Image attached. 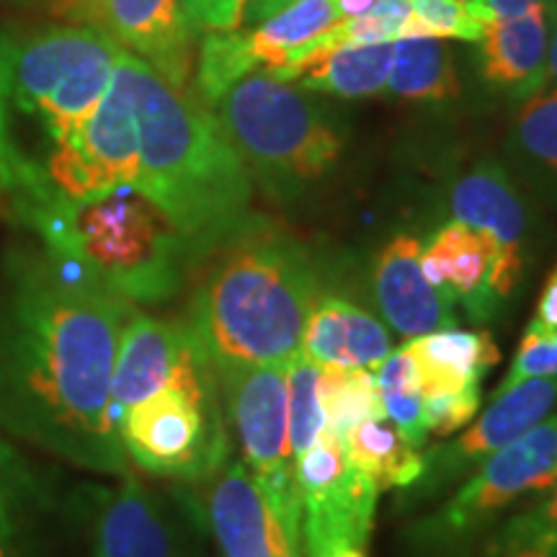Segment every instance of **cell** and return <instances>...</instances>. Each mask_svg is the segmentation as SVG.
<instances>
[{
  "label": "cell",
  "instance_id": "cell-33",
  "mask_svg": "<svg viewBox=\"0 0 557 557\" xmlns=\"http://www.w3.org/2000/svg\"><path fill=\"white\" fill-rule=\"evenodd\" d=\"M483 385H472L462 393L449 395H434V398H423V426H426L429 436L447 438L455 431L465 429L472 423V418L480 410L483 403Z\"/></svg>",
  "mask_w": 557,
  "mask_h": 557
},
{
  "label": "cell",
  "instance_id": "cell-17",
  "mask_svg": "<svg viewBox=\"0 0 557 557\" xmlns=\"http://www.w3.org/2000/svg\"><path fill=\"white\" fill-rule=\"evenodd\" d=\"M498 263V250L491 238L465 222L451 220L436 230L421 250V269L434 287L459 305L472 323H485L500 305L491 295V274Z\"/></svg>",
  "mask_w": 557,
  "mask_h": 557
},
{
  "label": "cell",
  "instance_id": "cell-1",
  "mask_svg": "<svg viewBox=\"0 0 557 557\" xmlns=\"http://www.w3.org/2000/svg\"><path fill=\"white\" fill-rule=\"evenodd\" d=\"M137 305L67 256L21 248L0 276V429L99 475H129L116 348Z\"/></svg>",
  "mask_w": 557,
  "mask_h": 557
},
{
  "label": "cell",
  "instance_id": "cell-39",
  "mask_svg": "<svg viewBox=\"0 0 557 557\" xmlns=\"http://www.w3.org/2000/svg\"><path fill=\"white\" fill-rule=\"evenodd\" d=\"M377 0H338V9H341V18L348 16H359V13H367Z\"/></svg>",
  "mask_w": 557,
  "mask_h": 557
},
{
  "label": "cell",
  "instance_id": "cell-12",
  "mask_svg": "<svg viewBox=\"0 0 557 557\" xmlns=\"http://www.w3.org/2000/svg\"><path fill=\"white\" fill-rule=\"evenodd\" d=\"M62 13L86 21L156 70L173 88L194 78V24L181 0H62Z\"/></svg>",
  "mask_w": 557,
  "mask_h": 557
},
{
  "label": "cell",
  "instance_id": "cell-16",
  "mask_svg": "<svg viewBox=\"0 0 557 557\" xmlns=\"http://www.w3.org/2000/svg\"><path fill=\"white\" fill-rule=\"evenodd\" d=\"M423 243L416 235H395L374 263V299L387 325L403 338L455 329V302L429 282L421 269Z\"/></svg>",
  "mask_w": 557,
  "mask_h": 557
},
{
  "label": "cell",
  "instance_id": "cell-19",
  "mask_svg": "<svg viewBox=\"0 0 557 557\" xmlns=\"http://www.w3.org/2000/svg\"><path fill=\"white\" fill-rule=\"evenodd\" d=\"M557 9H542L511 21H491L480 45V75L487 88L513 101H529L545 88L549 41Z\"/></svg>",
  "mask_w": 557,
  "mask_h": 557
},
{
  "label": "cell",
  "instance_id": "cell-9",
  "mask_svg": "<svg viewBox=\"0 0 557 557\" xmlns=\"http://www.w3.org/2000/svg\"><path fill=\"white\" fill-rule=\"evenodd\" d=\"M227 429L284 532L299 547V496L287 423V367L212 361ZM302 549V547H299Z\"/></svg>",
  "mask_w": 557,
  "mask_h": 557
},
{
  "label": "cell",
  "instance_id": "cell-10",
  "mask_svg": "<svg viewBox=\"0 0 557 557\" xmlns=\"http://www.w3.org/2000/svg\"><path fill=\"white\" fill-rule=\"evenodd\" d=\"M299 547L305 557H336L364 549L377 511V485L346 457L344 438L323 434L295 459Z\"/></svg>",
  "mask_w": 557,
  "mask_h": 557
},
{
  "label": "cell",
  "instance_id": "cell-31",
  "mask_svg": "<svg viewBox=\"0 0 557 557\" xmlns=\"http://www.w3.org/2000/svg\"><path fill=\"white\" fill-rule=\"evenodd\" d=\"M540 493L542 496L534 504L487 534L485 557H506L557 542V480Z\"/></svg>",
  "mask_w": 557,
  "mask_h": 557
},
{
  "label": "cell",
  "instance_id": "cell-21",
  "mask_svg": "<svg viewBox=\"0 0 557 557\" xmlns=\"http://www.w3.org/2000/svg\"><path fill=\"white\" fill-rule=\"evenodd\" d=\"M400 348L413 361L423 398L483 385L485 374L500 361V348L487 331L444 329L408 338Z\"/></svg>",
  "mask_w": 557,
  "mask_h": 557
},
{
  "label": "cell",
  "instance_id": "cell-30",
  "mask_svg": "<svg viewBox=\"0 0 557 557\" xmlns=\"http://www.w3.org/2000/svg\"><path fill=\"white\" fill-rule=\"evenodd\" d=\"M320 367L302 351L287 364V423L292 459L302 457L318 442L325 429V413L320 406Z\"/></svg>",
  "mask_w": 557,
  "mask_h": 557
},
{
  "label": "cell",
  "instance_id": "cell-5",
  "mask_svg": "<svg viewBox=\"0 0 557 557\" xmlns=\"http://www.w3.org/2000/svg\"><path fill=\"white\" fill-rule=\"evenodd\" d=\"M41 243L101 278L132 305H163L194 269L189 248L158 205L120 186L24 218Z\"/></svg>",
  "mask_w": 557,
  "mask_h": 557
},
{
  "label": "cell",
  "instance_id": "cell-18",
  "mask_svg": "<svg viewBox=\"0 0 557 557\" xmlns=\"http://www.w3.org/2000/svg\"><path fill=\"white\" fill-rule=\"evenodd\" d=\"M191 341L194 331L189 323L150 318L135 310L122 331L114 377H111V406H114L116 426L124 410L145 400L173 377Z\"/></svg>",
  "mask_w": 557,
  "mask_h": 557
},
{
  "label": "cell",
  "instance_id": "cell-41",
  "mask_svg": "<svg viewBox=\"0 0 557 557\" xmlns=\"http://www.w3.org/2000/svg\"><path fill=\"white\" fill-rule=\"evenodd\" d=\"M336 557H364V549H346V553H341Z\"/></svg>",
  "mask_w": 557,
  "mask_h": 557
},
{
  "label": "cell",
  "instance_id": "cell-25",
  "mask_svg": "<svg viewBox=\"0 0 557 557\" xmlns=\"http://www.w3.org/2000/svg\"><path fill=\"white\" fill-rule=\"evenodd\" d=\"M346 457L377 485V491L389 487H410L423 472V449L410 447L387 418L361 421L344 438Z\"/></svg>",
  "mask_w": 557,
  "mask_h": 557
},
{
  "label": "cell",
  "instance_id": "cell-14",
  "mask_svg": "<svg viewBox=\"0 0 557 557\" xmlns=\"http://www.w3.org/2000/svg\"><path fill=\"white\" fill-rule=\"evenodd\" d=\"M86 500L94 557H186L165 506L132 475L114 487H88Z\"/></svg>",
  "mask_w": 557,
  "mask_h": 557
},
{
  "label": "cell",
  "instance_id": "cell-27",
  "mask_svg": "<svg viewBox=\"0 0 557 557\" xmlns=\"http://www.w3.org/2000/svg\"><path fill=\"white\" fill-rule=\"evenodd\" d=\"M320 406L325 413V429L338 438L361 421L385 418L380 382L372 369L354 367H320Z\"/></svg>",
  "mask_w": 557,
  "mask_h": 557
},
{
  "label": "cell",
  "instance_id": "cell-23",
  "mask_svg": "<svg viewBox=\"0 0 557 557\" xmlns=\"http://www.w3.org/2000/svg\"><path fill=\"white\" fill-rule=\"evenodd\" d=\"M393 45L344 47L323 58L297 65H282L269 70L278 81L299 83L302 88L318 94L341 96V99H364L387 90V75L393 65Z\"/></svg>",
  "mask_w": 557,
  "mask_h": 557
},
{
  "label": "cell",
  "instance_id": "cell-4",
  "mask_svg": "<svg viewBox=\"0 0 557 557\" xmlns=\"http://www.w3.org/2000/svg\"><path fill=\"white\" fill-rule=\"evenodd\" d=\"M191 297L189 329L212 361L287 367L302 348L318 299L310 250L253 218L209 253Z\"/></svg>",
  "mask_w": 557,
  "mask_h": 557
},
{
  "label": "cell",
  "instance_id": "cell-35",
  "mask_svg": "<svg viewBox=\"0 0 557 557\" xmlns=\"http://www.w3.org/2000/svg\"><path fill=\"white\" fill-rule=\"evenodd\" d=\"M248 0H181V9L201 32H233L243 24Z\"/></svg>",
  "mask_w": 557,
  "mask_h": 557
},
{
  "label": "cell",
  "instance_id": "cell-11",
  "mask_svg": "<svg viewBox=\"0 0 557 557\" xmlns=\"http://www.w3.org/2000/svg\"><path fill=\"white\" fill-rule=\"evenodd\" d=\"M557 406V377H532L493 398L475 423H468L457 438L423 449V472L406 487L403 506L426 504L457 480L470 475L478 465L517 442L529 429L553 413Z\"/></svg>",
  "mask_w": 557,
  "mask_h": 557
},
{
  "label": "cell",
  "instance_id": "cell-26",
  "mask_svg": "<svg viewBox=\"0 0 557 557\" xmlns=\"http://www.w3.org/2000/svg\"><path fill=\"white\" fill-rule=\"evenodd\" d=\"M387 90L403 101L442 103L459 94V81L444 39H398Z\"/></svg>",
  "mask_w": 557,
  "mask_h": 557
},
{
  "label": "cell",
  "instance_id": "cell-28",
  "mask_svg": "<svg viewBox=\"0 0 557 557\" xmlns=\"http://www.w3.org/2000/svg\"><path fill=\"white\" fill-rule=\"evenodd\" d=\"M377 382L387 421L406 436L410 447H426L429 431L423 426V395L418 387L413 361L403 348L382 361Z\"/></svg>",
  "mask_w": 557,
  "mask_h": 557
},
{
  "label": "cell",
  "instance_id": "cell-6",
  "mask_svg": "<svg viewBox=\"0 0 557 557\" xmlns=\"http://www.w3.org/2000/svg\"><path fill=\"white\" fill-rule=\"evenodd\" d=\"M230 143L271 194H292L329 176L344 152V137L299 88L256 70L209 107Z\"/></svg>",
  "mask_w": 557,
  "mask_h": 557
},
{
  "label": "cell",
  "instance_id": "cell-13",
  "mask_svg": "<svg viewBox=\"0 0 557 557\" xmlns=\"http://www.w3.org/2000/svg\"><path fill=\"white\" fill-rule=\"evenodd\" d=\"M451 220L465 222L498 250V263L491 274V295L504 305L524 274L527 212L517 186L496 163H480L451 186Z\"/></svg>",
  "mask_w": 557,
  "mask_h": 557
},
{
  "label": "cell",
  "instance_id": "cell-3",
  "mask_svg": "<svg viewBox=\"0 0 557 557\" xmlns=\"http://www.w3.org/2000/svg\"><path fill=\"white\" fill-rule=\"evenodd\" d=\"M120 54L88 24L0 41V189L16 212L39 199L47 165L107 96Z\"/></svg>",
  "mask_w": 557,
  "mask_h": 557
},
{
  "label": "cell",
  "instance_id": "cell-24",
  "mask_svg": "<svg viewBox=\"0 0 557 557\" xmlns=\"http://www.w3.org/2000/svg\"><path fill=\"white\" fill-rule=\"evenodd\" d=\"M338 21V0H292L259 21L256 29L240 32V39L253 70H274L287 65L292 54Z\"/></svg>",
  "mask_w": 557,
  "mask_h": 557
},
{
  "label": "cell",
  "instance_id": "cell-36",
  "mask_svg": "<svg viewBox=\"0 0 557 557\" xmlns=\"http://www.w3.org/2000/svg\"><path fill=\"white\" fill-rule=\"evenodd\" d=\"M527 331L537 333V336H555L557 333V267L547 276L537 310H534V318L529 320Z\"/></svg>",
  "mask_w": 557,
  "mask_h": 557
},
{
  "label": "cell",
  "instance_id": "cell-7",
  "mask_svg": "<svg viewBox=\"0 0 557 557\" xmlns=\"http://www.w3.org/2000/svg\"><path fill=\"white\" fill-rule=\"evenodd\" d=\"M124 455L158 478L209 480L230 459V429L212 359L194 336L173 377L120 416Z\"/></svg>",
  "mask_w": 557,
  "mask_h": 557
},
{
  "label": "cell",
  "instance_id": "cell-37",
  "mask_svg": "<svg viewBox=\"0 0 557 557\" xmlns=\"http://www.w3.org/2000/svg\"><path fill=\"white\" fill-rule=\"evenodd\" d=\"M491 21H511L542 9H557V0H478Z\"/></svg>",
  "mask_w": 557,
  "mask_h": 557
},
{
  "label": "cell",
  "instance_id": "cell-22",
  "mask_svg": "<svg viewBox=\"0 0 557 557\" xmlns=\"http://www.w3.org/2000/svg\"><path fill=\"white\" fill-rule=\"evenodd\" d=\"M52 508L45 478L0 438V557H32L34 534Z\"/></svg>",
  "mask_w": 557,
  "mask_h": 557
},
{
  "label": "cell",
  "instance_id": "cell-20",
  "mask_svg": "<svg viewBox=\"0 0 557 557\" xmlns=\"http://www.w3.org/2000/svg\"><path fill=\"white\" fill-rule=\"evenodd\" d=\"M318 367L380 369L393 354V336L364 308L336 295H318L305 320L302 348Z\"/></svg>",
  "mask_w": 557,
  "mask_h": 557
},
{
  "label": "cell",
  "instance_id": "cell-32",
  "mask_svg": "<svg viewBox=\"0 0 557 557\" xmlns=\"http://www.w3.org/2000/svg\"><path fill=\"white\" fill-rule=\"evenodd\" d=\"M513 139L529 163L557 178V90H540L524 101Z\"/></svg>",
  "mask_w": 557,
  "mask_h": 557
},
{
  "label": "cell",
  "instance_id": "cell-8",
  "mask_svg": "<svg viewBox=\"0 0 557 557\" xmlns=\"http://www.w3.org/2000/svg\"><path fill=\"white\" fill-rule=\"evenodd\" d=\"M557 480V413L472 470L459 491L403 534L410 557H470L498 527L500 511Z\"/></svg>",
  "mask_w": 557,
  "mask_h": 557
},
{
  "label": "cell",
  "instance_id": "cell-15",
  "mask_svg": "<svg viewBox=\"0 0 557 557\" xmlns=\"http://www.w3.org/2000/svg\"><path fill=\"white\" fill-rule=\"evenodd\" d=\"M207 521L225 557H302L246 465L233 457L209 485Z\"/></svg>",
  "mask_w": 557,
  "mask_h": 557
},
{
  "label": "cell",
  "instance_id": "cell-29",
  "mask_svg": "<svg viewBox=\"0 0 557 557\" xmlns=\"http://www.w3.org/2000/svg\"><path fill=\"white\" fill-rule=\"evenodd\" d=\"M410 11L403 39L480 41L491 24L478 0H410Z\"/></svg>",
  "mask_w": 557,
  "mask_h": 557
},
{
  "label": "cell",
  "instance_id": "cell-38",
  "mask_svg": "<svg viewBox=\"0 0 557 557\" xmlns=\"http://www.w3.org/2000/svg\"><path fill=\"white\" fill-rule=\"evenodd\" d=\"M542 90H557V24L553 32V41H549V58H547V81Z\"/></svg>",
  "mask_w": 557,
  "mask_h": 557
},
{
  "label": "cell",
  "instance_id": "cell-2",
  "mask_svg": "<svg viewBox=\"0 0 557 557\" xmlns=\"http://www.w3.org/2000/svg\"><path fill=\"white\" fill-rule=\"evenodd\" d=\"M137 122L135 189L165 212L199 267L250 220L253 178L214 111L124 50Z\"/></svg>",
  "mask_w": 557,
  "mask_h": 557
},
{
  "label": "cell",
  "instance_id": "cell-42",
  "mask_svg": "<svg viewBox=\"0 0 557 557\" xmlns=\"http://www.w3.org/2000/svg\"><path fill=\"white\" fill-rule=\"evenodd\" d=\"M60 3H62V0H60Z\"/></svg>",
  "mask_w": 557,
  "mask_h": 557
},
{
  "label": "cell",
  "instance_id": "cell-34",
  "mask_svg": "<svg viewBox=\"0 0 557 557\" xmlns=\"http://www.w3.org/2000/svg\"><path fill=\"white\" fill-rule=\"evenodd\" d=\"M532 377H557V333L555 336H537V333L524 331L517 357L508 367L504 382L496 387V395Z\"/></svg>",
  "mask_w": 557,
  "mask_h": 557
},
{
  "label": "cell",
  "instance_id": "cell-40",
  "mask_svg": "<svg viewBox=\"0 0 557 557\" xmlns=\"http://www.w3.org/2000/svg\"><path fill=\"white\" fill-rule=\"evenodd\" d=\"M506 557H557V542L545 547H532V549H521V553L506 555Z\"/></svg>",
  "mask_w": 557,
  "mask_h": 557
}]
</instances>
